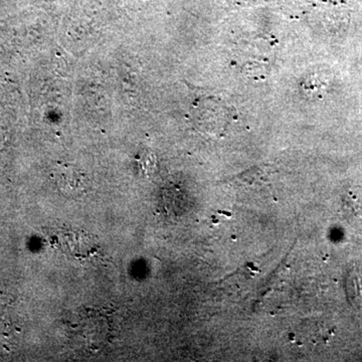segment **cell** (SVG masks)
<instances>
[{
    "label": "cell",
    "instance_id": "cell-5",
    "mask_svg": "<svg viewBox=\"0 0 362 362\" xmlns=\"http://www.w3.org/2000/svg\"><path fill=\"white\" fill-rule=\"evenodd\" d=\"M139 162L143 170L146 171V173H152L156 165V157H154L153 154L147 153V152L142 154Z\"/></svg>",
    "mask_w": 362,
    "mask_h": 362
},
{
    "label": "cell",
    "instance_id": "cell-1",
    "mask_svg": "<svg viewBox=\"0 0 362 362\" xmlns=\"http://www.w3.org/2000/svg\"><path fill=\"white\" fill-rule=\"evenodd\" d=\"M192 116L197 127L209 135L225 136L233 122V111L218 100L206 98L194 105Z\"/></svg>",
    "mask_w": 362,
    "mask_h": 362
},
{
    "label": "cell",
    "instance_id": "cell-2",
    "mask_svg": "<svg viewBox=\"0 0 362 362\" xmlns=\"http://www.w3.org/2000/svg\"><path fill=\"white\" fill-rule=\"evenodd\" d=\"M57 185L64 194L80 197L86 190V176L80 169L70 164H61L54 171Z\"/></svg>",
    "mask_w": 362,
    "mask_h": 362
},
{
    "label": "cell",
    "instance_id": "cell-4",
    "mask_svg": "<svg viewBox=\"0 0 362 362\" xmlns=\"http://www.w3.org/2000/svg\"><path fill=\"white\" fill-rule=\"evenodd\" d=\"M104 321L96 318V325H95V319H85L82 332L85 335L86 339H96V341H102L103 338L105 339V337L101 335L105 330Z\"/></svg>",
    "mask_w": 362,
    "mask_h": 362
},
{
    "label": "cell",
    "instance_id": "cell-3",
    "mask_svg": "<svg viewBox=\"0 0 362 362\" xmlns=\"http://www.w3.org/2000/svg\"><path fill=\"white\" fill-rule=\"evenodd\" d=\"M346 292L356 308L362 309V274L356 268L350 269L346 277Z\"/></svg>",
    "mask_w": 362,
    "mask_h": 362
}]
</instances>
